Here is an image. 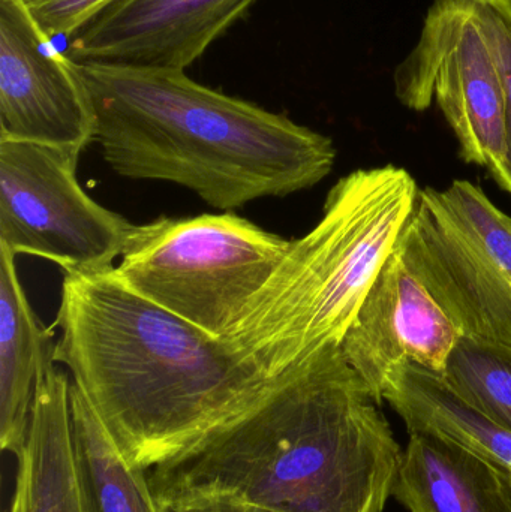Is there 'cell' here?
Listing matches in <instances>:
<instances>
[{"instance_id":"1","label":"cell","mask_w":511,"mask_h":512,"mask_svg":"<svg viewBox=\"0 0 511 512\" xmlns=\"http://www.w3.org/2000/svg\"><path fill=\"white\" fill-rule=\"evenodd\" d=\"M402 450L341 346L267 382L251 403L149 474L158 504L222 498L276 512H383Z\"/></svg>"},{"instance_id":"2","label":"cell","mask_w":511,"mask_h":512,"mask_svg":"<svg viewBox=\"0 0 511 512\" xmlns=\"http://www.w3.org/2000/svg\"><path fill=\"white\" fill-rule=\"evenodd\" d=\"M54 361L71 375L129 465L149 471L251 403L267 378L110 270L65 274Z\"/></svg>"},{"instance_id":"3","label":"cell","mask_w":511,"mask_h":512,"mask_svg":"<svg viewBox=\"0 0 511 512\" xmlns=\"http://www.w3.org/2000/svg\"><path fill=\"white\" fill-rule=\"evenodd\" d=\"M80 65L95 143L126 179L173 183L231 212L314 188L335 167L326 135L201 86L182 69Z\"/></svg>"},{"instance_id":"4","label":"cell","mask_w":511,"mask_h":512,"mask_svg":"<svg viewBox=\"0 0 511 512\" xmlns=\"http://www.w3.org/2000/svg\"><path fill=\"white\" fill-rule=\"evenodd\" d=\"M419 191L414 177L395 165L339 179L318 224L291 240L228 342L267 378L329 346H341Z\"/></svg>"},{"instance_id":"5","label":"cell","mask_w":511,"mask_h":512,"mask_svg":"<svg viewBox=\"0 0 511 512\" xmlns=\"http://www.w3.org/2000/svg\"><path fill=\"white\" fill-rule=\"evenodd\" d=\"M291 240L231 212L135 225L114 267L132 291L227 340Z\"/></svg>"},{"instance_id":"6","label":"cell","mask_w":511,"mask_h":512,"mask_svg":"<svg viewBox=\"0 0 511 512\" xmlns=\"http://www.w3.org/2000/svg\"><path fill=\"white\" fill-rule=\"evenodd\" d=\"M395 251L462 339L511 358V218L480 186L420 189Z\"/></svg>"},{"instance_id":"7","label":"cell","mask_w":511,"mask_h":512,"mask_svg":"<svg viewBox=\"0 0 511 512\" xmlns=\"http://www.w3.org/2000/svg\"><path fill=\"white\" fill-rule=\"evenodd\" d=\"M80 155L0 138V246L47 259L65 274L114 267L135 225L81 188Z\"/></svg>"},{"instance_id":"8","label":"cell","mask_w":511,"mask_h":512,"mask_svg":"<svg viewBox=\"0 0 511 512\" xmlns=\"http://www.w3.org/2000/svg\"><path fill=\"white\" fill-rule=\"evenodd\" d=\"M408 110L437 102L468 164L497 177L506 159V101L497 60L465 0H434L413 50L396 66Z\"/></svg>"},{"instance_id":"9","label":"cell","mask_w":511,"mask_h":512,"mask_svg":"<svg viewBox=\"0 0 511 512\" xmlns=\"http://www.w3.org/2000/svg\"><path fill=\"white\" fill-rule=\"evenodd\" d=\"M95 126L80 63L54 48L21 0H0V138L81 153Z\"/></svg>"},{"instance_id":"10","label":"cell","mask_w":511,"mask_h":512,"mask_svg":"<svg viewBox=\"0 0 511 512\" xmlns=\"http://www.w3.org/2000/svg\"><path fill=\"white\" fill-rule=\"evenodd\" d=\"M443 307L393 249L341 343L350 366L383 403L390 372L405 363L443 375L461 340Z\"/></svg>"},{"instance_id":"11","label":"cell","mask_w":511,"mask_h":512,"mask_svg":"<svg viewBox=\"0 0 511 512\" xmlns=\"http://www.w3.org/2000/svg\"><path fill=\"white\" fill-rule=\"evenodd\" d=\"M257 0H114L69 42L78 63L182 69Z\"/></svg>"},{"instance_id":"12","label":"cell","mask_w":511,"mask_h":512,"mask_svg":"<svg viewBox=\"0 0 511 512\" xmlns=\"http://www.w3.org/2000/svg\"><path fill=\"white\" fill-rule=\"evenodd\" d=\"M392 496L408 512H511L509 489L485 459L426 432L410 433Z\"/></svg>"},{"instance_id":"13","label":"cell","mask_w":511,"mask_h":512,"mask_svg":"<svg viewBox=\"0 0 511 512\" xmlns=\"http://www.w3.org/2000/svg\"><path fill=\"white\" fill-rule=\"evenodd\" d=\"M15 258L0 246V447L17 457L36 391L56 366L57 342L30 306Z\"/></svg>"},{"instance_id":"14","label":"cell","mask_w":511,"mask_h":512,"mask_svg":"<svg viewBox=\"0 0 511 512\" xmlns=\"http://www.w3.org/2000/svg\"><path fill=\"white\" fill-rule=\"evenodd\" d=\"M71 385L68 373L54 366L36 391L9 512H83L72 445Z\"/></svg>"},{"instance_id":"15","label":"cell","mask_w":511,"mask_h":512,"mask_svg":"<svg viewBox=\"0 0 511 512\" xmlns=\"http://www.w3.org/2000/svg\"><path fill=\"white\" fill-rule=\"evenodd\" d=\"M383 402L401 417L408 433L443 436L485 459L511 496V432L462 402L441 375L414 363L401 364L387 378Z\"/></svg>"},{"instance_id":"16","label":"cell","mask_w":511,"mask_h":512,"mask_svg":"<svg viewBox=\"0 0 511 512\" xmlns=\"http://www.w3.org/2000/svg\"><path fill=\"white\" fill-rule=\"evenodd\" d=\"M71 417L83 512H159L147 471L126 462L74 384L71 385Z\"/></svg>"},{"instance_id":"17","label":"cell","mask_w":511,"mask_h":512,"mask_svg":"<svg viewBox=\"0 0 511 512\" xmlns=\"http://www.w3.org/2000/svg\"><path fill=\"white\" fill-rule=\"evenodd\" d=\"M441 378L462 402L511 432V358L461 339Z\"/></svg>"},{"instance_id":"18","label":"cell","mask_w":511,"mask_h":512,"mask_svg":"<svg viewBox=\"0 0 511 512\" xmlns=\"http://www.w3.org/2000/svg\"><path fill=\"white\" fill-rule=\"evenodd\" d=\"M497 60L506 101V159L495 182L511 195V0H465Z\"/></svg>"},{"instance_id":"19","label":"cell","mask_w":511,"mask_h":512,"mask_svg":"<svg viewBox=\"0 0 511 512\" xmlns=\"http://www.w3.org/2000/svg\"><path fill=\"white\" fill-rule=\"evenodd\" d=\"M114 0H29L24 3L42 33L72 38Z\"/></svg>"},{"instance_id":"20","label":"cell","mask_w":511,"mask_h":512,"mask_svg":"<svg viewBox=\"0 0 511 512\" xmlns=\"http://www.w3.org/2000/svg\"><path fill=\"white\" fill-rule=\"evenodd\" d=\"M158 505L159 512H276L257 507V505L222 498L195 499V501L168 502V504Z\"/></svg>"},{"instance_id":"21","label":"cell","mask_w":511,"mask_h":512,"mask_svg":"<svg viewBox=\"0 0 511 512\" xmlns=\"http://www.w3.org/2000/svg\"><path fill=\"white\" fill-rule=\"evenodd\" d=\"M21 2L26 3L29 2V0H21Z\"/></svg>"}]
</instances>
